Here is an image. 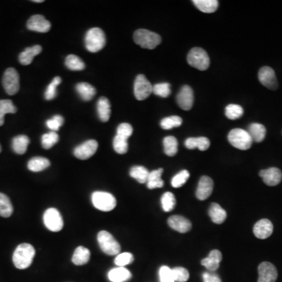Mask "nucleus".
I'll return each mask as SVG.
<instances>
[{
	"mask_svg": "<svg viewBox=\"0 0 282 282\" xmlns=\"http://www.w3.org/2000/svg\"><path fill=\"white\" fill-rule=\"evenodd\" d=\"M35 255L36 250L32 244L28 243L19 244L13 252V264L17 269H26L32 264Z\"/></svg>",
	"mask_w": 282,
	"mask_h": 282,
	"instance_id": "f257e3e1",
	"label": "nucleus"
},
{
	"mask_svg": "<svg viewBox=\"0 0 282 282\" xmlns=\"http://www.w3.org/2000/svg\"><path fill=\"white\" fill-rule=\"evenodd\" d=\"M134 40L136 44L143 49H154L162 43V38L159 35L147 29L136 31L134 32Z\"/></svg>",
	"mask_w": 282,
	"mask_h": 282,
	"instance_id": "f03ea898",
	"label": "nucleus"
},
{
	"mask_svg": "<svg viewBox=\"0 0 282 282\" xmlns=\"http://www.w3.org/2000/svg\"><path fill=\"white\" fill-rule=\"evenodd\" d=\"M85 44L87 50L91 53H96L106 45L104 32L99 28H93L87 32L85 38Z\"/></svg>",
	"mask_w": 282,
	"mask_h": 282,
	"instance_id": "7ed1b4c3",
	"label": "nucleus"
},
{
	"mask_svg": "<svg viewBox=\"0 0 282 282\" xmlns=\"http://www.w3.org/2000/svg\"><path fill=\"white\" fill-rule=\"evenodd\" d=\"M230 143L239 150H248L252 147V141L247 130L242 129H234L228 134Z\"/></svg>",
	"mask_w": 282,
	"mask_h": 282,
	"instance_id": "20e7f679",
	"label": "nucleus"
},
{
	"mask_svg": "<svg viewBox=\"0 0 282 282\" xmlns=\"http://www.w3.org/2000/svg\"><path fill=\"white\" fill-rule=\"evenodd\" d=\"M97 241L101 250L108 256H115L120 253V244L109 232L106 231L99 232Z\"/></svg>",
	"mask_w": 282,
	"mask_h": 282,
	"instance_id": "39448f33",
	"label": "nucleus"
},
{
	"mask_svg": "<svg viewBox=\"0 0 282 282\" xmlns=\"http://www.w3.org/2000/svg\"><path fill=\"white\" fill-rule=\"evenodd\" d=\"M188 63L193 68L205 71L209 68L210 60L205 50L200 47H194L188 53Z\"/></svg>",
	"mask_w": 282,
	"mask_h": 282,
	"instance_id": "423d86ee",
	"label": "nucleus"
},
{
	"mask_svg": "<svg viewBox=\"0 0 282 282\" xmlns=\"http://www.w3.org/2000/svg\"><path fill=\"white\" fill-rule=\"evenodd\" d=\"M92 202L94 207L102 212H110L116 206L115 197L108 192L96 191L93 193Z\"/></svg>",
	"mask_w": 282,
	"mask_h": 282,
	"instance_id": "0eeeda50",
	"label": "nucleus"
},
{
	"mask_svg": "<svg viewBox=\"0 0 282 282\" xmlns=\"http://www.w3.org/2000/svg\"><path fill=\"white\" fill-rule=\"evenodd\" d=\"M44 222L47 229L58 232L64 228V220L60 212L54 208L47 209L44 215Z\"/></svg>",
	"mask_w": 282,
	"mask_h": 282,
	"instance_id": "6e6552de",
	"label": "nucleus"
},
{
	"mask_svg": "<svg viewBox=\"0 0 282 282\" xmlns=\"http://www.w3.org/2000/svg\"><path fill=\"white\" fill-rule=\"evenodd\" d=\"M2 84L6 94L9 95H15L20 89L18 72L13 68L6 69L2 79Z\"/></svg>",
	"mask_w": 282,
	"mask_h": 282,
	"instance_id": "1a4fd4ad",
	"label": "nucleus"
},
{
	"mask_svg": "<svg viewBox=\"0 0 282 282\" xmlns=\"http://www.w3.org/2000/svg\"><path fill=\"white\" fill-rule=\"evenodd\" d=\"M153 92V86L147 80L145 75H139L134 83V94L138 100L147 99Z\"/></svg>",
	"mask_w": 282,
	"mask_h": 282,
	"instance_id": "9d476101",
	"label": "nucleus"
},
{
	"mask_svg": "<svg viewBox=\"0 0 282 282\" xmlns=\"http://www.w3.org/2000/svg\"><path fill=\"white\" fill-rule=\"evenodd\" d=\"M97 148V141L95 140H89L75 147L74 154L79 159L87 160L91 158L96 153Z\"/></svg>",
	"mask_w": 282,
	"mask_h": 282,
	"instance_id": "9b49d317",
	"label": "nucleus"
},
{
	"mask_svg": "<svg viewBox=\"0 0 282 282\" xmlns=\"http://www.w3.org/2000/svg\"><path fill=\"white\" fill-rule=\"evenodd\" d=\"M258 78L261 84L270 90L275 91L279 87L275 71L268 66H264L260 68L258 74Z\"/></svg>",
	"mask_w": 282,
	"mask_h": 282,
	"instance_id": "f8f14e48",
	"label": "nucleus"
},
{
	"mask_svg": "<svg viewBox=\"0 0 282 282\" xmlns=\"http://www.w3.org/2000/svg\"><path fill=\"white\" fill-rule=\"evenodd\" d=\"M258 282H275L278 279V271L274 264L269 262H263L258 267Z\"/></svg>",
	"mask_w": 282,
	"mask_h": 282,
	"instance_id": "ddd939ff",
	"label": "nucleus"
},
{
	"mask_svg": "<svg viewBox=\"0 0 282 282\" xmlns=\"http://www.w3.org/2000/svg\"><path fill=\"white\" fill-rule=\"evenodd\" d=\"M177 103L181 108L185 111L191 109L194 103V93L191 87L184 86L179 92L177 97Z\"/></svg>",
	"mask_w": 282,
	"mask_h": 282,
	"instance_id": "4468645a",
	"label": "nucleus"
},
{
	"mask_svg": "<svg viewBox=\"0 0 282 282\" xmlns=\"http://www.w3.org/2000/svg\"><path fill=\"white\" fill-rule=\"evenodd\" d=\"M27 27L29 30L40 33H46L50 30L51 24L49 21H47L44 16L36 14L31 17L28 20Z\"/></svg>",
	"mask_w": 282,
	"mask_h": 282,
	"instance_id": "2eb2a0df",
	"label": "nucleus"
},
{
	"mask_svg": "<svg viewBox=\"0 0 282 282\" xmlns=\"http://www.w3.org/2000/svg\"><path fill=\"white\" fill-rule=\"evenodd\" d=\"M260 176L267 186H277L280 184L282 180V171L276 167L261 170L260 172Z\"/></svg>",
	"mask_w": 282,
	"mask_h": 282,
	"instance_id": "dca6fc26",
	"label": "nucleus"
},
{
	"mask_svg": "<svg viewBox=\"0 0 282 282\" xmlns=\"http://www.w3.org/2000/svg\"><path fill=\"white\" fill-rule=\"evenodd\" d=\"M213 190V181L212 179L207 176H204L200 179L197 190L196 197L197 199L204 201L212 194Z\"/></svg>",
	"mask_w": 282,
	"mask_h": 282,
	"instance_id": "f3484780",
	"label": "nucleus"
},
{
	"mask_svg": "<svg viewBox=\"0 0 282 282\" xmlns=\"http://www.w3.org/2000/svg\"><path fill=\"white\" fill-rule=\"evenodd\" d=\"M273 230L272 223L267 219H263L259 220L254 226L253 233L257 238L266 239L272 235Z\"/></svg>",
	"mask_w": 282,
	"mask_h": 282,
	"instance_id": "a211bd4d",
	"label": "nucleus"
},
{
	"mask_svg": "<svg viewBox=\"0 0 282 282\" xmlns=\"http://www.w3.org/2000/svg\"><path fill=\"white\" fill-rule=\"evenodd\" d=\"M168 224L172 229L180 233H187L191 229L190 220L182 216H172L168 220Z\"/></svg>",
	"mask_w": 282,
	"mask_h": 282,
	"instance_id": "6ab92c4d",
	"label": "nucleus"
},
{
	"mask_svg": "<svg viewBox=\"0 0 282 282\" xmlns=\"http://www.w3.org/2000/svg\"><path fill=\"white\" fill-rule=\"evenodd\" d=\"M222 260V253L217 249L211 251L208 257L201 260V265L209 270L210 272L216 271L220 267V263Z\"/></svg>",
	"mask_w": 282,
	"mask_h": 282,
	"instance_id": "aec40b11",
	"label": "nucleus"
},
{
	"mask_svg": "<svg viewBox=\"0 0 282 282\" xmlns=\"http://www.w3.org/2000/svg\"><path fill=\"white\" fill-rule=\"evenodd\" d=\"M42 47L40 45L33 46L28 47L19 55V61L23 65H28L32 64L35 56L40 54L42 52Z\"/></svg>",
	"mask_w": 282,
	"mask_h": 282,
	"instance_id": "412c9836",
	"label": "nucleus"
},
{
	"mask_svg": "<svg viewBox=\"0 0 282 282\" xmlns=\"http://www.w3.org/2000/svg\"><path fill=\"white\" fill-rule=\"evenodd\" d=\"M132 274L125 267H116L108 273V279L111 282H125L130 280Z\"/></svg>",
	"mask_w": 282,
	"mask_h": 282,
	"instance_id": "4be33fe9",
	"label": "nucleus"
},
{
	"mask_svg": "<svg viewBox=\"0 0 282 282\" xmlns=\"http://www.w3.org/2000/svg\"><path fill=\"white\" fill-rule=\"evenodd\" d=\"M210 146V141L207 138L201 137V138H190L185 141V147L187 148L195 149L198 148L201 151L209 149Z\"/></svg>",
	"mask_w": 282,
	"mask_h": 282,
	"instance_id": "5701e85b",
	"label": "nucleus"
},
{
	"mask_svg": "<svg viewBox=\"0 0 282 282\" xmlns=\"http://www.w3.org/2000/svg\"><path fill=\"white\" fill-rule=\"evenodd\" d=\"M97 113L99 119L102 122H106L109 120L111 116V104L108 99L104 96H102L98 100Z\"/></svg>",
	"mask_w": 282,
	"mask_h": 282,
	"instance_id": "b1692460",
	"label": "nucleus"
},
{
	"mask_svg": "<svg viewBox=\"0 0 282 282\" xmlns=\"http://www.w3.org/2000/svg\"><path fill=\"white\" fill-rule=\"evenodd\" d=\"M209 215L211 220L216 224H221L227 219L226 211L219 204H211L209 209Z\"/></svg>",
	"mask_w": 282,
	"mask_h": 282,
	"instance_id": "393cba45",
	"label": "nucleus"
},
{
	"mask_svg": "<svg viewBox=\"0 0 282 282\" xmlns=\"http://www.w3.org/2000/svg\"><path fill=\"white\" fill-rule=\"evenodd\" d=\"M91 258V252L88 248L83 246H79L75 249L72 256V263L75 265H85L88 263Z\"/></svg>",
	"mask_w": 282,
	"mask_h": 282,
	"instance_id": "a878e982",
	"label": "nucleus"
},
{
	"mask_svg": "<svg viewBox=\"0 0 282 282\" xmlns=\"http://www.w3.org/2000/svg\"><path fill=\"white\" fill-rule=\"evenodd\" d=\"M248 134L251 136L252 141L260 143L265 139L267 130L265 126L260 123H252L248 126Z\"/></svg>",
	"mask_w": 282,
	"mask_h": 282,
	"instance_id": "bb28decb",
	"label": "nucleus"
},
{
	"mask_svg": "<svg viewBox=\"0 0 282 282\" xmlns=\"http://www.w3.org/2000/svg\"><path fill=\"white\" fill-rule=\"evenodd\" d=\"M30 140L25 135H19L13 138L12 147L16 154H24L27 151Z\"/></svg>",
	"mask_w": 282,
	"mask_h": 282,
	"instance_id": "cd10ccee",
	"label": "nucleus"
},
{
	"mask_svg": "<svg viewBox=\"0 0 282 282\" xmlns=\"http://www.w3.org/2000/svg\"><path fill=\"white\" fill-rule=\"evenodd\" d=\"M75 88L79 96H81L82 99L85 101L92 100L94 96L96 95V89L89 83H79Z\"/></svg>",
	"mask_w": 282,
	"mask_h": 282,
	"instance_id": "c85d7f7f",
	"label": "nucleus"
},
{
	"mask_svg": "<svg viewBox=\"0 0 282 282\" xmlns=\"http://www.w3.org/2000/svg\"><path fill=\"white\" fill-rule=\"evenodd\" d=\"M50 166V162L49 159L44 157H35L29 160L28 163V168L30 171L38 173L41 172L44 169H47Z\"/></svg>",
	"mask_w": 282,
	"mask_h": 282,
	"instance_id": "c756f323",
	"label": "nucleus"
},
{
	"mask_svg": "<svg viewBox=\"0 0 282 282\" xmlns=\"http://www.w3.org/2000/svg\"><path fill=\"white\" fill-rule=\"evenodd\" d=\"M193 3L200 11L205 13H214L219 6L217 0H194Z\"/></svg>",
	"mask_w": 282,
	"mask_h": 282,
	"instance_id": "7c9ffc66",
	"label": "nucleus"
},
{
	"mask_svg": "<svg viewBox=\"0 0 282 282\" xmlns=\"http://www.w3.org/2000/svg\"><path fill=\"white\" fill-rule=\"evenodd\" d=\"M163 173V169H156L149 173L148 179L147 181V186L149 189H155V188H161L164 186V182L162 181V177Z\"/></svg>",
	"mask_w": 282,
	"mask_h": 282,
	"instance_id": "2f4dec72",
	"label": "nucleus"
},
{
	"mask_svg": "<svg viewBox=\"0 0 282 282\" xmlns=\"http://www.w3.org/2000/svg\"><path fill=\"white\" fill-rule=\"evenodd\" d=\"M164 151L168 156L173 157L178 151V141L173 136H169L163 140Z\"/></svg>",
	"mask_w": 282,
	"mask_h": 282,
	"instance_id": "473e14b6",
	"label": "nucleus"
},
{
	"mask_svg": "<svg viewBox=\"0 0 282 282\" xmlns=\"http://www.w3.org/2000/svg\"><path fill=\"white\" fill-rule=\"evenodd\" d=\"M149 173L146 168L143 166H134L130 169V177L135 179L140 184H147L148 179Z\"/></svg>",
	"mask_w": 282,
	"mask_h": 282,
	"instance_id": "72a5a7b5",
	"label": "nucleus"
},
{
	"mask_svg": "<svg viewBox=\"0 0 282 282\" xmlns=\"http://www.w3.org/2000/svg\"><path fill=\"white\" fill-rule=\"evenodd\" d=\"M13 212V205L8 196L0 193V216L7 218Z\"/></svg>",
	"mask_w": 282,
	"mask_h": 282,
	"instance_id": "f704fd0d",
	"label": "nucleus"
},
{
	"mask_svg": "<svg viewBox=\"0 0 282 282\" xmlns=\"http://www.w3.org/2000/svg\"><path fill=\"white\" fill-rule=\"evenodd\" d=\"M17 109L10 100H0V126L4 124V116L6 114H14Z\"/></svg>",
	"mask_w": 282,
	"mask_h": 282,
	"instance_id": "c9c22d12",
	"label": "nucleus"
},
{
	"mask_svg": "<svg viewBox=\"0 0 282 282\" xmlns=\"http://www.w3.org/2000/svg\"><path fill=\"white\" fill-rule=\"evenodd\" d=\"M65 65L68 69L72 71H83L86 68L83 60L73 54L68 55L66 57Z\"/></svg>",
	"mask_w": 282,
	"mask_h": 282,
	"instance_id": "e433bc0d",
	"label": "nucleus"
},
{
	"mask_svg": "<svg viewBox=\"0 0 282 282\" xmlns=\"http://www.w3.org/2000/svg\"><path fill=\"white\" fill-rule=\"evenodd\" d=\"M183 120L181 117L177 115L166 117L161 121V127L164 130H172L177 128L182 125Z\"/></svg>",
	"mask_w": 282,
	"mask_h": 282,
	"instance_id": "4c0bfd02",
	"label": "nucleus"
},
{
	"mask_svg": "<svg viewBox=\"0 0 282 282\" xmlns=\"http://www.w3.org/2000/svg\"><path fill=\"white\" fill-rule=\"evenodd\" d=\"M161 201H162V209L165 212H171L175 208L177 203L175 196L171 192H166L162 195Z\"/></svg>",
	"mask_w": 282,
	"mask_h": 282,
	"instance_id": "58836bf2",
	"label": "nucleus"
},
{
	"mask_svg": "<svg viewBox=\"0 0 282 282\" xmlns=\"http://www.w3.org/2000/svg\"><path fill=\"white\" fill-rule=\"evenodd\" d=\"M225 114L226 116L228 117V119L235 120V119H239L242 116L243 114H244V110L241 106L232 103L226 107Z\"/></svg>",
	"mask_w": 282,
	"mask_h": 282,
	"instance_id": "ea45409f",
	"label": "nucleus"
},
{
	"mask_svg": "<svg viewBox=\"0 0 282 282\" xmlns=\"http://www.w3.org/2000/svg\"><path fill=\"white\" fill-rule=\"evenodd\" d=\"M113 147L118 154H126L128 151V140L116 135L113 141Z\"/></svg>",
	"mask_w": 282,
	"mask_h": 282,
	"instance_id": "a19ab883",
	"label": "nucleus"
},
{
	"mask_svg": "<svg viewBox=\"0 0 282 282\" xmlns=\"http://www.w3.org/2000/svg\"><path fill=\"white\" fill-rule=\"evenodd\" d=\"M59 141L58 134L56 132L51 131L48 134H44L42 137V145L45 149L53 147Z\"/></svg>",
	"mask_w": 282,
	"mask_h": 282,
	"instance_id": "79ce46f5",
	"label": "nucleus"
},
{
	"mask_svg": "<svg viewBox=\"0 0 282 282\" xmlns=\"http://www.w3.org/2000/svg\"><path fill=\"white\" fill-rule=\"evenodd\" d=\"M169 83H158L153 86V92L156 96L161 97H168L171 94V89H170Z\"/></svg>",
	"mask_w": 282,
	"mask_h": 282,
	"instance_id": "37998d69",
	"label": "nucleus"
},
{
	"mask_svg": "<svg viewBox=\"0 0 282 282\" xmlns=\"http://www.w3.org/2000/svg\"><path fill=\"white\" fill-rule=\"evenodd\" d=\"M62 80L60 77L57 76L53 79V81L51 82L50 84L47 87V91L45 93L46 100H53V98L56 97V87H58L59 85L61 83Z\"/></svg>",
	"mask_w": 282,
	"mask_h": 282,
	"instance_id": "c03bdc74",
	"label": "nucleus"
},
{
	"mask_svg": "<svg viewBox=\"0 0 282 282\" xmlns=\"http://www.w3.org/2000/svg\"><path fill=\"white\" fill-rule=\"evenodd\" d=\"M189 177L190 173L188 170H182L172 179V186L175 188H181L186 184Z\"/></svg>",
	"mask_w": 282,
	"mask_h": 282,
	"instance_id": "a18cd8bd",
	"label": "nucleus"
},
{
	"mask_svg": "<svg viewBox=\"0 0 282 282\" xmlns=\"http://www.w3.org/2000/svg\"><path fill=\"white\" fill-rule=\"evenodd\" d=\"M134 257L133 254L130 252H123L117 255L115 259V265L118 267H124L125 266L131 264L134 262Z\"/></svg>",
	"mask_w": 282,
	"mask_h": 282,
	"instance_id": "49530a36",
	"label": "nucleus"
},
{
	"mask_svg": "<svg viewBox=\"0 0 282 282\" xmlns=\"http://www.w3.org/2000/svg\"><path fill=\"white\" fill-rule=\"evenodd\" d=\"M46 124L51 131H57L64 125V118L61 115H54L52 119L47 120Z\"/></svg>",
	"mask_w": 282,
	"mask_h": 282,
	"instance_id": "de8ad7c7",
	"label": "nucleus"
},
{
	"mask_svg": "<svg viewBox=\"0 0 282 282\" xmlns=\"http://www.w3.org/2000/svg\"><path fill=\"white\" fill-rule=\"evenodd\" d=\"M173 270V276L175 282H186L189 279V272L188 270L185 269V267H176Z\"/></svg>",
	"mask_w": 282,
	"mask_h": 282,
	"instance_id": "09e8293b",
	"label": "nucleus"
},
{
	"mask_svg": "<svg viewBox=\"0 0 282 282\" xmlns=\"http://www.w3.org/2000/svg\"><path fill=\"white\" fill-rule=\"evenodd\" d=\"M159 278L161 282H175L173 270L169 267L162 266L159 270Z\"/></svg>",
	"mask_w": 282,
	"mask_h": 282,
	"instance_id": "8fccbe9b",
	"label": "nucleus"
},
{
	"mask_svg": "<svg viewBox=\"0 0 282 282\" xmlns=\"http://www.w3.org/2000/svg\"><path fill=\"white\" fill-rule=\"evenodd\" d=\"M133 131L134 130H133L131 125L124 122V123L119 125V127L117 129V135L128 140L129 138H130L133 134Z\"/></svg>",
	"mask_w": 282,
	"mask_h": 282,
	"instance_id": "3c124183",
	"label": "nucleus"
},
{
	"mask_svg": "<svg viewBox=\"0 0 282 282\" xmlns=\"http://www.w3.org/2000/svg\"><path fill=\"white\" fill-rule=\"evenodd\" d=\"M204 282H222L220 277L213 272H205L202 275Z\"/></svg>",
	"mask_w": 282,
	"mask_h": 282,
	"instance_id": "603ef678",
	"label": "nucleus"
},
{
	"mask_svg": "<svg viewBox=\"0 0 282 282\" xmlns=\"http://www.w3.org/2000/svg\"><path fill=\"white\" fill-rule=\"evenodd\" d=\"M32 2H43L44 1L43 0H34V1H32Z\"/></svg>",
	"mask_w": 282,
	"mask_h": 282,
	"instance_id": "864d4df0",
	"label": "nucleus"
},
{
	"mask_svg": "<svg viewBox=\"0 0 282 282\" xmlns=\"http://www.w3.org/2000/svg\"><path fill=\"white\" fill-rule=\"evenodd\" d=\"M2 151V147H1V145H0V152Z\"/></svg>",
	"mask_w": 282,
	"mask_h": 282,
	"instance_id": "5fc2aeb1",
	"label": "nucleus"
}]
</instances>
